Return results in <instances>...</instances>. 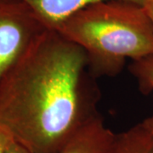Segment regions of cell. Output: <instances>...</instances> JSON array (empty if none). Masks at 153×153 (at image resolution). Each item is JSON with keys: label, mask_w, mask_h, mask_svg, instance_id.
Returning a JSON list of instances; mask_svg holds the SVG:
<instances>
[{"label": "cell", "mask_w": 153, "mask_h": 153, "mask_svg": "<svg viewBox=\"0 0 153 153\" xmlns=\"http://www.w3.org/2000/svg\"><path fill=\"white\" fill-rule=\"evenodd\" d=\"M47 27L22 0H0V81Z\"/></svg>", "instance_id": "obj_3"}, {"label": "cell", "mask_w": 153, "mask_h": 153, "mask_svg": "<svg viewBox=\"0 0 153 153\" xmlns=\"http://www.w3.org/2000/svg\"><path fill=\"white\" fill-rule=\"evenodd\" d=\"M116 134L96 115L68 140L59 153H109Z\"/></svg>", "instance_id": "obj_4"}, {"label": "cell", "mask_w": 153, "mask_h": 153, "mask_svg": "<svg viewBox=\"0 0 153 153\" xmlns=\"http://www.w3.org/2000/svg\"><path fill=\"white\" fill-rule=\"evenodd\" d=\"M87 55L45 29L0 81V127L32 153H59L96 116Z\"/></svg>", "instance_id": "obj_1"}, {"label": "cell", "mask_w": 153, "mask_h": 153, "mask_svg": "<svg viewBox=\"0 0 153 153\" xmlns=\"http://www.w3.org/2000/svg\"><path fill=\"white\" fill-rule=\"evenodd\" d=\"M4 153H32L29 152L27 149L22 146L21 144L15 141L13 139H11L10 143L8 144L5 149Z\"/></svg>", "instance_id": "obj_8"}, {"label": "cell", "mask_w": 153, "mask_h": 153, "mask_svg": "<svg viewBox=\"0 0 153 153\" xmlns=\"http://www.w3.org/2000/svg\"><path fill=\"white\" fill-rule=\"evenodd\" d=\"M143 7L153 25V0H146Z\"/></svg>", "instance_id": "obj_10"}, {"label": "cell", "mask_w": 153, "mask_h": 153, "mask_svg": "<svg viewBox=\"0 0 153 153\" xmlns=\"http://www.w3.org/2000/svg\"><path fill=\"white\" fill-rule=\"evenodd\" d=\"M142 123L149 132L153 143V114L152 116H150V117H148L147 118H146L142 122Z\"/></svg>", "instance_id": "obj_11"}, {"label": "cell", "mask_w": 153, "mask_h": 153, "mask_svg": "<svg viewBox=\"0 0 153 153\" xmlns=\"http://www.w3.org/2000/svg\"><path fill=\"white\" fill-rule=\"evenodd\" d=\"M129 71L143 92L153 91V54L132 60Z\"/></svg>", "instance_id": "obj_7"}, {"label": "cell", "mask_w": 153, "mask_h": 153, "mask_svg": "<svg viewBox=\"0 0 153 153\" xmlns=\"http://www.w3.org/2000/svg\"><path fill=\"white\" fill-rule=\"evenodd\" d=\"M30 6L44 26L55 29L66 18L83 8L106 0H22ZM143 5L146 0H126Z\"/></svg>", "instance_id": "obj_5"}, {"label": "cell", "mask_w": 153, "mask_h": 153, "mask_svg": "<svg viewBox=\"0 0 153 153\" xmlns=\"http://www.w3.org/2000/svg\"><path fill=\"white\" fill-rule=\"evenodd\" d=\"M109 153H153L151 135L142 123L116 134Z\"/></svg>", "instance_id": "obj_6"}, {"label": "cell", "mask_w": 153, "mask_h": 153, "mask_svg": "<svg viewBox=\"0 0 153 153\" xmlns=\"http://www.w3.org/2000/svg\"><path fill=\"white\" fill-rule=\"evenodd\" d=\"M10 135L7 132L0 127V153H4L8 144L11 140Z\"/></svg>", "instance_id": "obj_9"}, {"label": "cell", "mask_w": 153, "mask_h": 153, "mask_svg": "<svg viewBox=\"0 0 153 153\" xmlns=\"http://www.w3.org/2000/svg\"><path fill=\"white\" fill-rule=\"evenodd\" d=\"M87 55L92 73L114 76L128 60L153 54V25L143 5L106 0L83 8L55 28Z\"/></svg>", "instance_id": "obj_2"}]
</instances>
